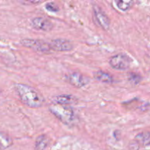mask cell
Wrapping results in <instances>:
<instances>
[{"mask_svg":"<svg viewBox=\"0 0 150 150\" xmlns=\"http://www.w3.org/2000/svg\"><path fill=\"white\" fill-rule=\"evenodd\" d=\"M15 89L21 102L26 106L38 108L43 105V97L35 88L23 83H16L15 85Z\"/></svg>","mask_w":150,"mask_h":150,"instance_id":"1","label":"cell"},{"mask_svg":"<svg viewBox=\"0 0 150 150\" xmlns=\"http://www.w3.org/2000/svg\"><path fill=\"white\" fill-rule=\"evenodd\" d=\"M139 148H140V144L136 139L132 140L128 145L129 150H139Z\"/></svg>","mask_w":150,"mask_h":150,"instance_id":"17","label":"cell"},{"mask_svg":"<svg viewBox=\"0 0 150 150\" xmlns=\"http://www.w3.org/2000/svg\"><path fill=\"white\" fill-rule=\"evenodd\" d=\"M50 48L52 51L58 52L70 51L73 48V45L70 40L62 38H57L51 41L49 43Z\"/></svg>","mask_w":150,"mask_h":150,"instance_id":"6","label":"cell"},{"mask_svg":"<svg viewBox=\"0 0 150 150\" xmlns=\"http://www.w3.org/2000/svg\"><path fill=\"white\" fill-rule=\"evenodd\" d=\"M13 144V140L8 135L0 132V149H7Z\"/></svg>","mask_w":150,"mask_h":150,"instance_id":"13","label":"cell"},{"mask_svg":"<svg viewBox=\"0 0 150 150\" xmlns=\"http://www.w3.org/2000/svg\"><path fill=\"white\" fill-rule=\"evenodd\" d=\"M45 9L50 12H53V13H57L59 11L58 6L54 2H48L45 4Z\"/></svg>","mask_w":150,"mask_h":150,"instance_id":"16","label":"cell"},{"mask_svg":"<svg viewBox=\"0 0 150 150\" xmlns=\"http://www.w3.org/2000/svg\"><path fill=\"white\" fill-rule=\"evenodd\" d=\"M54 103L69 105L75 103L77 101V98L72 95H60L53 98Z\"/></svg>","mask_w":150,"mask_h":150,"instance_id":"9","label":"cell"},{"mask_svg":"<svg viewBox=\"0 0 150 150\" xmlns=\"http://www.w3.org/2000/svg\"><path fill=\"white\" fill-rule=\"evenodd\" d=\"M49 139L45 135H40L38 136L35 142V150H44L48 146Z\"/></svg>","mask_w":150,"mask_h":150,"instance_id":"11","label":"cell"},{"mask_svg":"<svg viewBox=\"0 0 150 150\" xmlns=\"http://www.w3.org/2000/svg\"><path fill=\"white\" fill-rule=\"evenodd\" d=\"M42 1H30L29 3H32V4H39V3H41Z\"/></svg>","mask_w":150,"mask_h":150,"instance_id":"18","label":"cell"},{"mask_svg":"<svg viewBox=\"0 0 150 150\" xmlns=\"http://www.w3.org/2000/svg\"><path fill=\"white\" fill-rule=\"evenodd\" d=\"M93 12L95 19H96L97 22L100 25V26L103 30L108 31L110 28V25H111L110 24L111 21H110V19L108 17V16L99 7L96 5L93 7Z\"/></svg>","mask_w":150,"mask_h":150,"instance_id":"7","label":"cell"},{"mask_svg":"<svg viewBox=\"0 0 150 150\" xmlns=\"http://www.w3.org/2000/svg\"><path fill=\"white\" fill-rule=\"evenodd\" d=\"M32 26L37 30H41L44 32H49L54 28L52 22L43 17L34 18L32 20Z\"/></svg>","mask_w":150,"mask_h":150,"instance_id":"8","label":"cell"},{"mask_svg":"<svg viewBox=\"0 0 150 150\" xmlns=\"http://www.w3.org/2000/svg\"><path fill=\"white\" fill-rule=\"evenodd\" d=\"M136 139L140 146H146L150 144V133L149 132H142L139 133L136 136Z\"/></svg>","mask_w":150,"mask_h":150,"instance_id":"12","label":"cell"},{"mask_svg":"<svg viewBox=\"0 0 150 150\" xmlns=\"http://www.w3.org/2000/svg\"><path fill=\"white\" fill-rule=\"evenodd\" d=\"M110 66L117 70H125L130 66V58L123 53L116 54L109 59Z\"/></svg>","mask_w":150,"mask_h":150,"instance_id":"4","label":"cell"},{"mask_svg":"<svg viewBox=\"0 0 150 150\" xmlns=\"http://www.w3.org/2000/svg\"><path fill=\"white\" fill-rule=\"evenodd\" d=\"M94 77L99 81L105 83H112L114 81L113 76L107 72H104L101 70H98V71L94 73Z\"/></svg>","mask_w":150,"mask_h":150,"instance_id":"10","label":"cell"},{"mask_svg":"<svg viewBox=\"0 0 150 150\" xmlns=\"http://www.w3.org/2000/svg\"><path fill=\"white\" fill-rule=\"evenodd\" d=\"M129 81L134 84H138L141 81V76L136 73H130L129 74Z\"/></svg>","mask_w":150,"mask_h":150,"instance_id":"15","label":"cell"},{"mask_svg":"<svg viewBox=\"0 0 150 150\" xmlns=\"http://www.w3.org/2000/svg\"><path fill=\"white\" fill-rule=\"evenodd\" d=\"M116 4H117V7L120 10H122V11H127L133 5V1H130V0H126V1H125V0H117V1H116Z\"/></svg>","mask_w":150,"mask_h":150,"instance_id":"14","label":"cell"},{"mask_svg":"<svg viewBox=\"0 0 150 150\" xmlns=\"http://www.w3.org/2000/svg\"><path fill=\"white\" fill-rule=\"evenodd\" d=\"M66 79L70 84L76 88H81L89 83V78L79 72L70 73L67 75Z\"/></svg>","mask_w":150,"mask_h":150,"instance_id":"5","label":"cell"},{"mask_svg":"<svg viewBox=\"0 0 150 150\" xmlns=\"http://www.w3.org/2000/svg\"><path fill=\"white\" fill-rule=\"evenodd\" d=\"M21 43L26 48H29L39 54H48L51 51L50 45L48 42L42 40L35 39H23L21 40Z\"/></svg>","mask_w":150,"mask_h":150,"instance_id":"3","label":"cell"},{"mask_svg":"<svg viewBox=\"0 0 150 150\" xmlns=\"http://www.w3.org/2000/svg\"><path fill=\"white\" fill-rule=\"evenodd\" d=\"M49 111L60 122L65 125H70L74 120L75 113L70 105L54 103L49 106Z\"/></svg>","mask_w":150,"mask_h":150,"instance_id":"2","label":"cell"}]
</instances>
